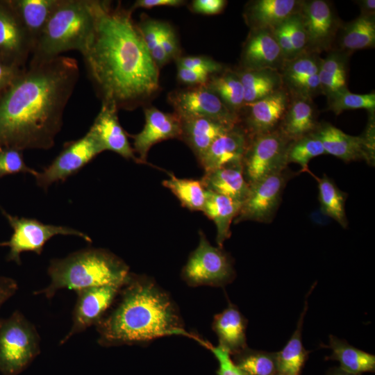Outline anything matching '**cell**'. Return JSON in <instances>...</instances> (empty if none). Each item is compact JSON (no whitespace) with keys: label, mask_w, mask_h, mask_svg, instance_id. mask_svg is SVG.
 Returning a JSON list of instances; mask_svg holds the SVG:
<instances>
[{"label":"cell","mask_w":375,"mask_h":375,"mask_svg":"<svg viewBox=\"0 0 375 375\" xmlns=\"http://www.w3.org/2000/svg\"><path fill=\"white\" fill-rule=\"evenodd\" d=\"M132 11L97 1L92 37L81 55L101 103L126 110L146 106L160 92L153 62Z\"/></svg>","instance_id":"1"},{"label":"cell","mask_w":375,"mask_h":375,"mask_svg":"<svg viewBox=\"0 0 375 375\" xmlns=\"http://www.w3.org/2000/svg\"><path fill=\"white\" fill-rule=\"evenodd\" d=\"M79 77L76 60L63 55L29 62L0 97V149H49Z\"/></svg>","instance_id":"2"},{"label":"cell","mask_w":375,"mask_h":375,"mask_svg":"<svg viewBox=\"0 0 375 375\" xmlns=\"http://www.w3.org/2000/svg\"><path fill=\"white\" fill-rule=\"evenodd\" d=\"M119 294L116 306L95 326L100 345L132 344L181 335L208 347L182 327L172 300L147 278L130 274Z\"/></svg>","instance_id":"3"},{"label":"cell","mask_w":375,"mask_h":375,"mask_svg":"<svg viewBox=\"0 0 375 375\" xmlns=\"http://www.w3.org/2000/svg\"><path fill=\"white\" fill-rule=\"evenodd\" d=\"M49 284L35 291L51 299L62 289L74 291L108 284H124L130 272L126 263L110 251L85 248L49 262Z\"/></svg>","instance_id":"4"},{"label":"cell","mask_w":375,"mask_h":375,"mask_svg":"<svg viewBox=\"0 0 375 375\" xmlns=\"http://www.w3.org/2000/svg\"><path fill=\"white\" fill-rule=\"evenodd\" d=\"M97 0H59L38 40L29 62H39L76 50L81 53L94 31Z\"/></svg>","instance_id":"5"},{"label":"cell","mask_w":375,"mask_h":375,"mask_svg":"<svg viewBox=\"0 0 375 375\" xmlns=\"http://www.w3.org/2000/svg\"><path fill=\"white\" fill-rule=\"evenodd\" d=\"M40 336L19 310L0 317V373L18 375L40 354Z\"/></svg>","instance_id":"6"},{"label":"cell","mask_w":375,"mask_h":375,"mask_svg":"<svg viewBox=\"0 0 375 375\" xmlns=\"http://www.w3.org/2000/svg\"><path fill=\"white\" fill-rule=\"evenodd\" d=\"M290 141L278 129L249 137L242 158L244 176L250 185L288 168L287 149Z\"/></svg>","instance_id":"7"},{"label":"cell","mask_w":375,"mask_h":375,"mask_svg":"<svg viewBox=\"0 0 375 375\" xmlns=\"http://www.w3.org/2000/svg\"><path fill=\"white\" fill-rule=\"evenodd\" d=\"M1 209L12 228V234L8 241L0 242V247H9L7 260L19 265H21V254L23 252L31 251L40 255L45 244L58 235H74L92 242L89 235L78 230L46 224L33 218L12 216Z\"/></svg>","instance_id":"8"},{"label":"cell","mask_w":375,"mask_h":375,"mask_svg":"<svg viewBox=\"0 0 375 375\" xmlns=\"http://www.w3.org/2000/svg\"><path fill=\"white\" fill-rule=\"evenodd\" d=\"M182 276L190 285L223 286L233 281L235 270L230 256L212 246L200 231L199 244L190 255Z\"/></svg>","instance_id":"9"},{"label":"cell","mask_w":375,"mask_h":375,"mask_svg":"<svg viewBox=\"0 0 375 375\" xmlns=\"http://www.w3.org/2000/svg\"><path fill=\"white\" fill-rule=\"evenodd\" d=\"M104 151L99 139L90 128L82 138L67 142L62 150L42 172L34 176L37 185L44 190L53 183L65 181Z\"/></svg>","instance_id":"10"},{"label":"cell","mask_w":375,"mask_h":375,"mask_svg":"<svg viewBox=\"0 0 375 375\" xmlns=\"http://www.w3.org/2000/svg\"><path fill=\"white\" fill-rule=\"evenodd\" d=\"M167 101L179 118L205 117L229 126L240 123L239 115L228 109L206 84L172 90Z\"/></svg>","instance_id":"11"},{"label":"cell","mask_w":375,"mask_h":375,"mask_svg":"<svg viewBox=\"0 0 375 375\" xmlns=\"http://www.w3.org/2000/svg\"><path fill=\"white\" fill-rule=\"evenodd\" d=\"M293 175L286 168L250 185L248 196L242 203L234 224L244 221L271 222L280 205L286 183Z\"/></svg>","instance_id":"12"},{"label":"cell","mask_w":375,"mask_h":375,"mask_svg":"<svg viewBox=\"0 0 375 375\" xmlns=\"http://www.w3.org/2000/svg\"><path fill=\"white\" fill-rule=\"evenodd\" d=\"M374 115H372L363 135L353 136L328 122H319L312 133L322 142L326 154L344 162L365 160L374 165Z\"/></svg>","instance_id":"13"},{"label":"cell","mask_w":375,"mask_h":375,"mask_svg":"<svg viewBox=\"0 0 375 375\" xmlns=\"http://www.w3.org/2000/svg\"><path fill=\"white\" fill-rule=\"evenodd\" d=\"M299 13L307 35L306 51L319 54L332 50L342 25L332 4L324 0L301 1Z\"/></svg>","instance_id":"14"},{"label":"cell","mask_w":375,"mask_h":375,"mask_svg":"<svg viewBox=\"0 0 375 375\" xmlns=\"http://www.w3.org/2000/svg\"><path fill=\"white\" fill-rule=\"evenodd\" d=\"M123 285L108 284L75 291L77 298L72 313V324L60 344H65L91 326H96L114 302Z\"/></svg>","instance_id":"15"},{"label":"cell","mask_w":375,"mask_h":375,"mask_svg":"<svg viewBox=\"0 0 375 375\" xmlns=\"http://www.w3.org/2000/svg\"><path fill=\"white\" fill-rule=\"evenodd\" d=\"M290 98V94L283 87L261 99L245 103L239 113V124L249 137L277 129Z\"/></svg>","instance_id":"16"},{"label":"cell","mask_w":375,"mask_h":375,"mask_svg":"<svg viewBox=\"0 0 375 375\" xmlns=\"http://www.w3.org/2000/svg\"><path fill=\"white\" fill-rule=\"evenodd\" d=\"M33 50V42L11 1L0 0V57L24 68Z\"/></svg>","instance_id":"17"},{"label":"cell","mask_w":375,"mask_h":375,"mask_svg":"<svg viewBox=\"0 0 375 375\" xmlns=\"http://www.w3.org/2000/svg\"><path fill=\"white\" fill-rule=\"evenodd\" d=\"M145 124L142 130L133 139V150L138 154L142 164H148L147 156L151 147L163 140L180 138V118L174 113L165 112L151 106L144 107Z\"/></svg>","instance_id":"18"},{"label":"cell","mask_w":375,"mask_h":375,"mask_svg":"<svg viewBox=\"0 0 375 375\" xmlns=\"http://www.w3.org/2000/svg\"><path fill=\"white\" fill-rule=\"evenodd\" d=\"M285 60L272 29L250 30L241 53V69L280 71Z\"/></svg>","instance_id":"19"},{"label":"cell","mask_w":375,"mask_h":375,"mask_svg":"<svg viewBox=\"0 0 375 375\" xmlns=\"http://www.w3.org/2000/svg\"><path fill=\"white\" fill-rule=\"evenodd\" d=\"M248 141L249 135L237 124L215 139L198 161L205 172L242 163Z\"/></svg>","instance_id":"20"},{"label":"cell","mask_w":375,"mask_h":375,"mask_svg":"<svg viewBox=\"0 0 375 375\" xmlns=\"http://www.w3.org/2000/svg\"><path fill=\"white\" fill-rule=\"evenodd\" d=\"M117 111L113 106L101 103L100 111L90 128L104 151H113L126 160L142 164L129 143L128 135L119 124Z\"/></svg>","instance_id":"21"},{"label":"cell","mask_w":375,"mask_h":375,"mask_svg":"<svg viewBox=\"0 0 375 375\" xmlns=\"http://www.w3.org/2000/svg\"><path fill=\"white\" fill-rule=\"evenodd\" d=\"M301 1L255 0L249 1L243 17L250 30L273 29L299 12Z\"/></svg>","instance_id":"22"},{"label":"cell","mask_w":375,"mask_h":375,"mask_svg":"<svg viewBox=\"0 0 375 375\" xmlns=\"http://www.w3.org/2000/svg\"><path fill=\"white\" fill-rule=\"evenodd\" d=\"M290 97L289 105L278 127L290 142L313 133L319 124L312 99Z\"/></svg>","instance_id":"23"},{"label":"cell","mask_w":375,"mask_h":375,"mask_svg":"<svg viewBox=\"0 0 375 375\" xmlns=\"http://www.w3.org/2000/svg\"><path fill=\"white\" fill-rule=\"evenodd\" d=\"M201 180L206 190L242 203L250 190L242 163L230 164L206 172Z\"/></svg>","instance_id":"24"},{"label":"cell","mask_w":375,"mask_h":375,"mask_svg":"<svg viewBox=\"0 0 375 375\" xmlns=\"http://www.w3.org/2000/svg\"><path fill=\"white\" fill-rule=\"evenodd\" d=\"M180 119L181 133L179 139L191 149L198 160L215 139L233 127L205 117Z\"/></svg>","instance_id":"25"},{"label":"cell","mask_w":375,"mask_h":375,"mask_svg":"<svg viewBox=\"0 0 375 375\" xmlns=\"http://www.w3.org/2000/svg\"><path fill=\"white\" fill-rule=\"evenodd\" d=\"M247 320L238 308L230 304L215 316L212 328L217 334L219 346L230 355H235L247 348Z\"/></svg>","instance_id":"26"},{"label":"cell","mask_w":375,"mask_h":375,"mask_svg":"<svg viewBox=\"0 0 375 375\" xmlns=\"http://www.w3.org/2000/svg\"><path fill=\"white\" fill-rule=\"evenodd\" d=\"M242 203L206 190L203 214L212 220L217 230L216 242L222 248L224 242L231 235V225L238 215Z\"/></svg>","instance_id":"27"},{"label":"cell","mask_w":375,"mask_h":375,"mask_svg":"<svg viewBox=\"0 0 375 375\" xmlns=\"http://www.w3.org/2000/svg\"><path fill=\"white\" fill-rule=\"evenodd\" d=\"M235 71L243 86L245 103L258 101L283 88L278 70L240 69Z\"/></svg>","instance_id":"28"},{"label":"cell","mask_w":375,"mask_h":375,"mask_svg":"<svg viewBox=\"0 0 375 375\" xmlns=\"http://www.w3.org/2000/svg\"><path fill=\"white\" fill-rule=\"evenodd\" d=\"M10 1L33 42L34 49L59 0Z\"/></svg>","instance_id":"29"},{"label":"cell","mask_w":375,"mask_h":375,"mask_svg":"<svg viewBox=\"0 0 375 375\" xmlns=\"http://www.w3.org/2000/svg\"><path fill=\"white\" fill-rule=\"evenodd\" d=\"M338 50L351 53L356 50L374 48L375 46L374 16L360 15L342 25L337 35Z\"/></svg>","instance_id":"30"},{"label":"cell","mask_w":375,"mask_h":375,"mask_svg":"<svg viewBox=\"0 0 375 375\" xmlns=\"http://www.w3.org/2000/svg\"><path fill=\"white\" fill-rule=\"evenodd\" d=\"M328 347L332 353L328 359L340 362V368L355 375L364 372H373L375 369V356L360 350L346 340L330 335Z\"/></svg>","instance_id":"31"},{"label":"cell","mask_w":375,"mask_h":375,"mask_svg":"<svg viewBox=\"0 0 375 375\" xmlns=\"http://www.w3.org/2000/svg\"><path fill=\"white\" fill-rule=\"evenodd\" d=\"M308 293L307 294V297ZM306 300L297 328L284 348L276 353V370L278 375H301L308 353L302 343L301 331L308 308Z\"/></svg>","instance_id":"32"},{"label":"cell","mask_w":375,"mask_h":375,"mask_svg":"<svg viewBox=\"0 0 375 375\" xmlns=\"http://www.w3.org/2000/svg\"><path fill=\"white\" fill-rule=\"evenodd\" d=\"M206 85L233 112L239 115L244 106V89L235 70L224 69L210 75Z\"/></svg>","instance_id":"33"},{"label":"cell","mask_w":375,"mask_h":375,"mask_svg":"<svg viewBox=\"0 0 375 375\" xmlns=\"http://www.w3.org/2000/svg\"><path fill=\"white\" fill-rule=\"evenodd\" d=\"M162 183L176 196L183 207L190 211H202L206 189L201 179L181 178L169 173V178Z\"/></svg>","instance_id":"34"},{"label":"cell","mask_w":375,"mask_h":375,"mask_svg":"<svg viewBox=\"0 0 375 375\" xmlns=\"http://www.w3.org/2000/svg\"><path fill=\"white\" fill-rule=\"evenodd\" d=\"M317 179L322 212L337 222L342 227H347L348 220L345 211L347 194L326 174Z\"/></svg>","instance_id":"35"},{"label":"cell","mask_w":375,"mask_h":375,"mask_svg":"<svg viewBox=\"0 0 375 375\" xmlns=\"http://www.w3.org/2000/svg\"><path fill=\"white\" fill-rule=\"evenodd\" d=\"M234 356V363L247 375L277 374L276 353L247 347Z\"/></svg>","instance_id":"36"},{"label":"cell","mask_w":375,"mask_h":375,"mask_svg":"<svg viewBox=\"0 0 375 375\" xmlns=\"http://www.w3.org/2000/svg\"><path fill=\"white\" fill-rule=\"evenodd\" d=\"M327 110L338 115L348 110L365 109L370 113H374L375 93L354 94L347 88L340 90L327 96Z\"/></svg>","instance_id":"37"},{"label":"cell","mask_w":375,"mask_h":375,"mask_svg":"<svg viewBox=\"0 0 375 375\" xmlns=\"http://www.w3.org/2000/svg\"><path fill=\"white\" fill-rule=\"evenodd\" d=\"M326 154L320 140L312 133L290 142L287 149V162L298 164L301 170H308V162L315 157Z\"/></svg>","instance_id":"38"},{"label":"cell","mask_w":375,"mask_h":375,"mask_svg":"<svg viewBox=\"0 0 375 375\" xmlns=\"http://www.w3.org/2000/svg\"><path fill=\"white\" fill-rule=\"evenodd\" d=\"M322 58L318 53L306 51L294 58L285 61L279 72L284 82L317 74Z\"/></svg>","instance_id":"39"},{"label":"cell","mask_w":375,"mask_h":375,"mask_svg":"<svg viewBox=\"0 0 375 375\" xmlns=\"http://www.w3.org/2000/svg\"><path fill=\"white\" fill-rule=\"evenodd\" d=\"M37 172L26 165L22 151L13 148L0 149V177L17 173H28L34 176Z\"/></svg>","instance_id":"40"},{"label":"cell","mask_w":375,"mask_h":375,"mask_svg":"<svg viewBox=\"0 0 375 375\" xmlns=\"http://www.w3.org/2000/svg\"><path fill=\"white\" fill-rule=\"evenodd\" d=\"M349 56L338 49L329 51L326 57L321 60L319 71L347 83Z\"/></svg>","instance_id":"41"},{"label":"cell","mask_w":375,"mask_h":375,"mask_svg":"<svg viewBox=\"0 0 375 375\" xmlns=\"http://www.w3.org/2000/svg\"><path fill=\"white\" fill-rule=\"evenodd\" d=\"M283 87L292 97H299L312 99V97L322 94L318 74L303 78L284 82Z\"/></svg>","instance_id":"42"},{"label":"cell","mask_w":375,"mask_h":375,"mask_svg":"<svg viewBox=\"0 0 375 375\" xmlns=\"http://www.w3.org/2000/svg\"><path fill=\"white\" fill-rule=\"evenodd\" d=\"M286 25L294 58L306 52L307 49V35L299 10L286 19Z\"/></svg>","instance_id":"43"},{"label":"cell","mask_w":375,"mask_h":375,"mask_svg":"<svg viewBox=\"0 0 375 375\" xmlns=\"http://www.w3.org/2000/svg\"><path fill=\"white\" fill-rule=\"evenodd\" d=\"M175 60L178 67L188 68L209 76L220 72L225 69L221 63L207 56H181Z\"/></svg>","instance_id":"44"},{"label":"cell","mask_w":375,"mask_h":375,"mask_svg":"<svg viewBox=\"0 0 375 375\" xmlns=\"http://www.w3.org/2000/svg\"><path fill=\"white\" fill-rule=\"evenodd\" d=\"M161 24V21L144 17L137 24L149 52L160 44Z\"/></svg>","instance_id":"45"},{"label":"cell","mask_w":375,"mask_h":375,"mask_svg":"<svg viewBox=\"0 0 375 375\" xmlns=\"http://www.w3.org/2000/svg\"><path fill=\"white\" fill-rule=\"evenodd\" d=\"M160 44L170 60H176L181 56V50L175 31L170 24L164 22H162L161 24Z\"/></svg>","instance_id":"46"},{"label":"cell","mask_w":375,"mask_h":375,"mask_svg":"<svg viewBox=\"0 0 375 375\" xmlns=\"http://www.w3.org/2000/svg\"><path fill=\"white\" fill-rule=\"evenodd\" d=\"M208 349L212 352L218 360L217 375H247L234 363L228 351L223 347L219 345L213 347L209 344Z\"/></svg>","instance_id":"47"},{"label":"cell","mask_w":375,"mask_h":375,"mask_svg":"<svg viewBox=\"0 0 375 375\" xmlns=\"http://www.w3.org/2000/svg\"><path fill=\"white\" fill-rule=\"evenodd\" d=\"M25 68L10 64L0 57V97L12 86Z\"/></svg>","instance_id":"48"},{"label":"cell","mask_w":375,"mask_h":375,"mask_svg":"<svg viewBox=\"0 0 375 375\" xmlns=\"http://www.w3.org/2000/svg\"><path fill=\"white\" fill-rule=\"evenodd\" d=\"M274 37L278 43L285 61L294 58V53L289 36L286 20L272 29Z\"/></svg>","instance_id":"49"},{"label":"cell","mask_w":375,"mask_h":375,"mask_svg":"<svg viewBox=\"0 0 375 375\" xmlns=\"http://www.w3.org/2000/svg\"><path fill=\"white\" fill-rule=\"evenodd\" d=\"M226 3L225 0H194L190 8L195 13L213 15L222 12Z\"/></svg>","instance_id":"50"},{"label":"cell","mask_w":375,"mask_h":375,"mask_svg":"<svg viewBox=\"0 0 375 375\" xmlns=\"http://www.w3.org/2000/svg\"><path fill=\"white\" fill-rule=\"evenodd\" d=\"M209 75L192 70L183 67L177 66V78L184 84L190 86L205 85L208 79Z\"/></svg>","instance_id":"51"},{"label":"cell","mask_w":375,"mask_h":375,"mask_svg":"<svg viewBox=\"0 0 375 375\" xmlns=\"http://www.w3.org/2000/svg\"><path fill=\"white\" fill-rule=\"evenodd\" d=\"M18 289V283L14 278L0 275V308Z\"/></svg>","instance_id":"52"},{"label":"cell","mask_w":375,"mask_h":375,"mask_svg":"<svg viewBox=\"0 0 375 375\" xmlns=\"http://www.w3.org/2000/svg\"><path fill=\"white\" fill-rule=\"evenodd\" d=\"M185 3L183 0H137L129 8L132 12L138 8L150 9L157 6H173L177 7Z\"/></svg>","instance_id":"53"},{"label":"cell","mask_w":375,"mask_h":375,"mask_svg":"<svg viewBox=\"0 0 375 375\" xmlns=\"http://www.w3.org/2000/svg\"><path fill=\"white\" fill-rule=\"evenodd\" d=\"M360 10V15L365 16H374L375 1L374 0H360L356 1Z\"/></svg>","instance_id":"54"},{"label":"cell","mask_w":375,"mask_h":375,"mask_svg":"<svg viewBox=\"0 0 375 375\" xmlns=\"http://www.w3.org/2000/svg\"><path fill=\"white\" fill-rule=\"evenodd\" d=\"M326 375H355L350 374L349 372H347L342 369L339 368H333L330 369Z\"/></svg>","instance_id":"55"},{"label":"cell","mask_w":375,"mask_h":375,"mask_svg":"<svg viewBox=\"0 0 375 375\" xmlns=\"http://www.w3.org/2000/svg\"><path fill=\"white\" fill-rule=\"evenodd\" d=\"M276 375H278V374H276Z\"/></svg>","instance_id":"56"}]
</instances>
